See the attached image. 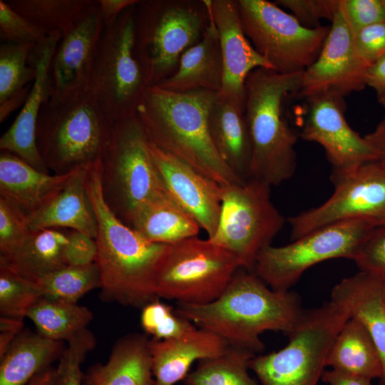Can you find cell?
Masks as SVG:
<instances>
[{
	"instance_id": "6da1fadb",
	"label": "cell",
	"mask_w": 385,
	"mask_h": 385,
	"mask_svg": "<svg viewBox=\"0 0 385 385\" xmlns=\"http://www.w3.org/2000/svg\"><path fill=\"white\" fill-rule=\"evenodd\" d=\"M304 311L297 292L274 290L243 268L215 300L206 304L178 303L175 309L179 316L220 337L230 346L255 355L265 348L260 337L263 332H282L287 335Z\"/></svg>"
},
{
	"instance_id": "7a4b0ae2",
	"label": "cell",
	"mask_w": 385,
	"mask_h": 385,
	"mask_svg": "<svg viewBox=\"0 0 385 385\" xmlns=\"http://www.w3.org/2000/svg\"><path fill=\"white\" fill-rule=\"evenodd\" d=\"M86 190L97 222L100 297L139 308L159 299L155 275L170 245L148 241L111 210L103 194L101 160L88 168Z\"/></svg>"
},
{
	"instance_id": "3957f363",
	"label": "cell",
	"mask_w": 385,
	"mask_h": 385,
	"mask_svg": "<svg viewBox=\"0 0 385 385\" xmlns=\"http://www.w3.org/2000/svg\"><path fill=\"white\" fill-rule=\"evenodd\" d=\"M217 95L208 90L175 92L151 86L136 115L149 141L220 185L240 184L210 135L207 115Z\"/></svg>"
},
{
	"instance_id": "277c9868",
	"label": "cell",
	"mask_w": 385,
	"mask_h": 385,
	"mask_svg": "<svg viewBox=\"0 0 385 385\" xmlns=\"http://www.w3.org/2000/svg\"><path fill=\"white\" fill-rule=\"evenodd\" d=\"M303 72L282 73L257 68L245 81L246 117L252 144L249 178L269 185L289 179L297 168V134L289 126L283 105L297 93Z\"/></svg>"
},
{
	"instance_id": "5b68a950",
	"label": "cell",
	"mask_w": 385,
	"mask_h": 385,
	"mask_svg": "<svg viewBox=\"0 0 385 385\" xmlns=\"http://www.w3.org/2000/svg\"><path fill=\"white\" fill-rule=\"evenodd\" d=\"M113 124L90 87L50 97L36 127L37 147L48 170L65 174L101 160Z\"/></svg>"
},
{
	"instance_id": "8992f818",
	"label": "cell",
	"mask_w": 385,
	"mask_h": 385,
	"mask_svg": "<svg viewBox=\"0 0 385 385\" xmlns=\"http://www.w3.org/2000/svg\"><path fill=\"white\" fill-rule=\"evenodd\" d=\"M210 21L203 1L138 0L135 50L150 86L176 70L183 53L202 38Z\"/></svg>"
},
{
	"instance_id": "52a82bcc",
	"label": "cell",
	"mask_w": 385,
	"mask_h": 385,
	"mask_svg": "<svg viewBox=\"0 0 385 385\" xmlns=\"http://www.w3.org/2000/svg\"><path fill=\"white\" fill-rule=\"evenodd\" d=\"M349 317L332 299L304 310L281 349L258 354L249 361V369L260 385H317L331 346Z\"/></svg>"
},
{
	"instance_id": "ba28073f",
	"label": "cell",
	"mask_w": 385,
	"mask_h": 385,
	"mask_svg": "<svg viewBox=\"0 0 385 385\" xmlns=\"http://www.w3.org/2000/svg\"><path fill=\"white\" fill-rule=\"evenodd\" d=\"M101 175L107 205L129 226L141 207L165 189L136 115L114 123L101 159Z\"/></svg>"
},
{
	"instance_id": "9c48e42d",
	"label": "cell",
	"mask_w": 385,
	"mask_h": 385,
	"mask_svg": "<svg viewBox=\"0 0 385 385\" xmlns=\"http://www.w3.org/2000/svg\"><path fill=\"white\" fill-rule=\"evenodd\" d=\"M134 6L103 24L90 78V88L113 123L136 115L151 86L135 50Z\"/></svg>"
},
{
	"instance_id": "30bf717a",
	"label": "cell",
	"mask_w": 385,
	"mask_h": 385,
	"mask_svg": "<svg viewBox=\"0 0 385 385\" xmlns=\"http://www.w3.org/2000/svg\"><path fill=\"white\" fill-rule=\"evenodd\" d=\"M240 268L225 248L190 237L169 245L156 272L155 294L178 303L206 304L221 294Z\"/></svg>"
},
{
	"instance_id": "8fae6325",
	"label": "cell",
	"mask_w": 385,
	"mask_h": 385,
	"mask_svg": "<svg viewBox=\"0 0 385 385\" xmlns=\"http://www.w3.org/2000/svg\"><path fill=\"white\" fill-rule=\"evenodd\" d=\"M270 187L252 178L222 186L219 223L207 238L231 252L247 271L253 272L257 256L285 222L271 200Z\"/></svg>"
},
{
	"instance_id": "7c38bea8",
	"label": "cell",
	"mask_w": 385,
	"mask_h": 385,
	"mask_svg": "<svg viewBox=\"0 0 385 385\" xmlns=\"http://www.w3.org/2000/svg\"><path fill=\"white\" fill-rule=\"evenodd\" d=\"M237 4L245 36L274 71L303 72L316 61L330 26L307 28L267 0H237Z\"/></svg>"
},
{
	"instance_id": "4fadbf2b",
	"label": "cell",
	"mask_w": 385,
	"mask_h": 385,
	"mask_svg": "<svg viewBox=\"0 0 385 385\" xmlns=\"http://www.w3.org/2000/svg\"><path fill=\"white\" fill-rule=\"evenodd\" d=\"M375 227L362 221H344L318 228L284 246L270 245L257 256L252 272L274 290H289L318 263L336 258L354 260Z\"/></svg>"
},
{
	"instance_id": "5bb4252c",
	"label": "cell",
	"mask_w": 385,
	"mask_h": 385,
	"mask_svg": "<svg viewBox=\"0 0 385 385\" xmlns=\"http://www.w3.org/2000/svg\"><path fill=\"white\" fill-rule=\"evenodd\" d=\"M332 195L317 207L289 218L291 240L336 222L359 220L385 225V165L379 160L332 171Z\"/></svg>"
},
{
	"instance_id": "9a60e30c",
	"label": "cell",
	"mask_w": 385,
	"mask_h": 385,
	"mask_svg": "<svg viewBox=\"0 0 385 385\" xmlns=\"http://www.w3.org/2000/svg\"><path fill=\"white\" fill-rule=\"evenodd\" d=\"M367 68L356 52L353 34L339 6L317 58L302 73L297 94L305 98L324 93L343 98L366 86Z\"/></svg>"
},
{
	"instance_id": "2e32d148",
	"label": "cell",
	"mask_w": 385,
	"mask_h": 385,
	"mask_svg": "<svg viewBox=\"0 0 385 385\" xmlns=\"http://www.w3.org/2000/svg\"><path fill=\"white\" fill-rule=\"evenodd\" d=\"M306 99L308 113L299 136L324 148L333 171H346L377 160L364 136L347 123L342 98L324 93Z\"/></svg>"
},
{
	"instance_id": "e0dca14e",
	"label": "cell",
	"mask_w": 385,
	"mask_h": 385,
	"mask_svg": "<svg viewBox=\"0 0 385 385\" xmlns=\"http://www.w3.org/2000/svg\"><path fill=\"white\" fill-rule=\"evenodd\" d=\"M217 31L222 53L223 76L217 96L245 111V81L257 68L274 70L245 36L237 0H204Z\"/></svg>"
},
{
	"instance_id": "ac0fdd59",
	"label": "cell",
	"mask_w": 385,
	"mask_h": 385,
	"mask_svg": "<svg viewBox=\"0 0 385 385\" xmlns=\"http://www.w3.org/2000/svg\"><path fill=\"white\" fill-rule=\"evenodd\" d=\"M61 36L59 32L51 33L31 48L29 63L36 69L35 80L20 112L0 138L1 151L14 154L47 173L36 144V127L41 108L51 96V63Z\"/></svg>"
},
{
	"instance_id": "d6986e66",
	"label": "cell",
	"mask_w": 385,
	"mask_h": 385,
	"mask_svg": "<svg viewBox=\"0 0 385 385\" xmlns=\"http://www.w3.org/2000/svg\"><path fill=\"white\" fill-rule=\"evenodd\" d=\"M164 188L211 237L219 223L222 185L150 142Z\"/></svg>"
},
{
	"instance_id": "ffe728a7",
	"label": "cell",
	"mask_w": 385,
	"mask_h": 385,
	"mask_svg": "<svg viewBox=\"0 0 385 385\" xmlns=\"http://www.w3.org/2000/svg\"><path fill=\"white\" fill-rule=\"evenodd\" d=\"M103 28L99 9L61 36L50 68L51 96L89 87L93 63Z\"/></svg>"
},
{
	"instance_id": "44dd1931",
	"label": "cell",
	"mask_w": 385,
	"mask_h": 385,
	"mask_svg": "<svg viewBox=\"0 0 385 385\" xmlns=\"http://www.w3.org/2000/svg\"><path fill=\"white\" fill-rule=\"evenodd\" d=\"M229 344L217 334L195 327L180 337L150 340L152 371L155 385H174L184 380L197 360L219 356Z\"/></svg>"
},
{
	"instance_id": "7402d4cb",
	"label": "cell",
	"mask_w": 385,
	"mask_h": 385,
	"mask_svg": "<svg viewBox=\"0 0 385 385\" xmlns=\"http://www.w3.org/2000/svg\"><path fill=\"white\" fill-rule=\"evenodd\" d=\"M77 170V169H76ZM50 175L9 152L0 155V197L29 217L48 204L76 170Z\"/></svg>"
},
{
	"instance_id": "603a6c76",
	"label": "cell",
	"mask_w": 385,
	"mask_h": 385,
	"mask_svg": "<svg viewBox=\"0 0 385 385\" xmlns=\"http://www.w3.org/2000/svg\"><path fill=\"white\" fill-rule=\"evenodd\" d=\"M330 299L341 304L349 319L358 322L369 333L381 356L385 385V304L383 277L360 271L344 278L332 289Z\"/></svg>"
},
{
	"instance_id": "cb8c5ba5",
	"label": "cell",
	"mask_w": 385,
	"mask_h": 385,
	"mask_svg": "<svg viewBox=\"0 0 385 385\" xmlns=\"http://www.w3.org/2000/svg\"><path fill=\"white\" fill-rule=\"evenodd\" d=\"M222 76L218 34L210 17L200 40L183 53L175 72L158 86L175 92L208 90L218 93Z\"/></svg>"
},
{
	"instance_id": "d4e9b609",
	"label": "cell",
	"mask_w": 385,
	"mask_h": 385,
	"mask_svg": "<svg viewBox=\"0 0 385 385\" xmlns=\"http://www.w3.org/2000/svg\"><path fill=\"white\" fill-rule=\"evenodd\" d=\"M83 385H155L150 340L138 334L119 339L106 363L94 364L83 374Z\"/></svg>"
},
{
	"instance_id": "484cf974",
	"label": "cell",
	"mask_w": 385,
	"mask_h": 385,
	"mask_svg": "<svg viewBox=\"0 0 385 385\" xmlns=\"http://www.w3.org/2000/svg\"><path fill=\"white\" fill-rule=\"evenodd\" d=\"M212 141L228 167L240 178H249L252 144L245 111L219 97L212 103L207 115Z\"/></svg>"
},
{
	"instance_id": "4316f807",
	"label": "cell",
	"mask_w": 385,
	"mask_h": 385,
	"mask_svg": "<svg viewBox=\"0 0 385 385\" xmlns=\"http://www.w3.org/2000/svg\"><path fill=\"white\" fill-rule=\"evenodd\" d=\"M89 166L78 168L66 185L48 204L28 217L31 230L66 227L96 237L97 222L86 190Z\"/></svg>"
},
{
	"instance_id": "83f0119b",
	"label": "cell",
	"mask_w": 385,
	"mask_h": 385,
	"mask_svg": "<svg viewBox=\"0 0 385 385\" xmlns=\"http://www.w3.org/2000/svg\"><path fill=\"white\" fill-rule=\"evenodd\" d=\"M130 226L148 241L165 245L197 237L200 229L165 188L141 207Z\"/></svg>"
},
{
	"instance_id": "f1b7e54d",
	"label": "cell",
	"mask_w": 385,
	"mask_h": 385,
	"mask_svg": "<svg viewBox=\"0 0 385 385\" xmlns=\"http://www.w3.org/2000/svg\"><path fill=\"white\" fill-rule=\"evenodd\" d=\"M65 349L62 341L22 330L0 358V385L26 384L59 359Z\"/></svg>"
},
{
	"instance_id": "f546056e",
	"label": "cell",
	"mask_w": 385,
	"mask_h": 385,
	"mask_svg": "<svg viewBox=\"0 0 385 385\" xmlns=\"http://www.w3.org/2000/svg\"><path fill=\"white\" fill-rule=\"evenodd\" d=\"M327 366L369 379H381L383 366L379 350L366 330L349 319L336 336L329 349Z\"/></svg>"
},
{
	"instance_id": "4dcf8cb0",
	"label": "cell",
	"mask_w": 385,
	"mask_h": 385,
	"mask_svg": "<svg viewBox=\"0 0 385 385\" xmlns=\"http://www.w3.org/2000/svg\"><path fill=\"white\" fill-rule=\"evenodd\" d=\"M68 235L55 228L32 230L24 245L0 265L33 281L65 266L63 250Z\"/></svg>"
},
{
	"instance_id": "1f68e13d",
	"label": "cell",
	"mask_w": 385,
	"mask_h": 385,
	"mask_svg": "<svg viewBox=\"0 0 385 385\" xmlns=\"http://www.w3.org/2000/svg\"><path fill=\"white\" fill-rule=\"evenodd\" d=\"M35 44L1 42L0 46V122L23 106L36 71L29 63Z\"/></svg>"
},
{
	"instance_id": "d6a6232c",
	"label": "cell",
	"mask_w": 385,
	"mask_h": 385,
	"mask_svg": "<svg viewBox=\"0 0 385 385\" xmlns=\"http://www.w3.org/2000/svg\"><path fill=\"white\" fill-rule=\"evenodd\" d=\"M8 4L41 30L68 33L96 11L98 0H9Z\"/></svg>"
},
{
	"instance_id": "836d02e7",
	"label": "cell",
	"mask_w": 385,
	"mask_h": 385,
	"mask_svg": "<svg viewBox=\"0 0 385 385\" xmlns=\"http://www.w3.org/2000/svg\"><path fill=\"white\" fill-rule=\"evenodd\" d=\"M26 317L37 332L53 340L68 342L87 329L92 312L76 302L42 297L29 311Z\"/></svg>"
},
{
	"instance_id": "e575fe53",
	"label": "cell",
	"mask_w": 385,
	"mask_h": 385,
	"mask_svg": "<svg viewBox=\"0 0 385 385\" xmlns=\"http://www.w3.org/2000/svg\"><path fill=\"white\" fill-rule=\"evenodd\" d=\"M253 353L230 346L223 354L199 361L183 380L185 385H259L248 372Z\"/></svg>"
},
{
	"instance_id": "d590c367",
	"label": "cell",
	"mask_w": 385,
	"mask_h": 385,
	"mask_svg": "<svg viewBox=\"0 0 385 385\" xmlns=\"http://www.w3.org/2000/svg\"><path fill=\"white\" fill-rule=\"evenodd\" d=\"M43 297L76 302L99 288L100 274L94 262L86 266L65 265L35 281Z\"/></svg>"
},
{
	"instance_id": "8d00e7d4",
	"label": "cell",
	"mask_w": 385,
	"mask_h": 385,
	"mask_svg": "<svg viewBox=\"0 0 385 385\" xmlns=\"http://www.w3.org/2000/svg\"><path fill=\"white\" fill-rule=\"evenodd\" d=\"M42 297L36 282L0 265V313L2 317L23 319Z\"/></svg>"
},
{
	"instance_id": "74e56055",
	"label": "cell",
	"mask_w": 385,
	"mask_h": 385,
	"mask_svg": "<svg viewBox=\"0 0 385 385\" xmlns=\"http://www.w3.org/2000/svg\"><path fill=\"white\" fill-rule=\"evenodd\" d=\"M140 324L148 334L158 340L176 338L196 327L159 299L142 308Z\"/></svg>"
},
{
	"instance_id": "f35d334b",
	"label": "cell",
	"mask_w": 385,
	"mask_h": 385,
	"mask_svg": "<svg viewBox=\"0 0 385 385\" xmlns=\"http://www.w3.org/2000/svg\"><path fill=\"white\" fill-rule=\"evenodd\" d=\"M56 368V385H83V374L81 364L96 344L95 337L88 329L68 342Z\"/></svg>"
},
{
	"instance_id": "ab89813d",
	"label": "cell",
	"mask_w": 385,
	"mask_h": 385,
	"mask_svg": "<svg viewBox=\"0 0 385 385\" xmlns=\"http://www.w3.org/2000/svg\"><path fill=\"white\" fill-rule=\"evenodd\" d=\"M31 232L28 217L0 197V257L14 255L27 241Z\"/></svg>"
},
{
	"instance_id": "60d3db41",
	"label": "cell",
	"mask_w": 385,
	"mask_h": 385,
	"mask_svg": "<svg viewBox=\"0 0 385 385\" xmlns=\"http://www.w3.org/2000/svg\"><path fill=\"white\" fill-rule=\"evenodd\" d=\"M48 34L19 14L6 1L0 0V38L1 42L37 44Z\"/></svg>"
},
{
	"instance_id": "b9f144b4",
	"label": "cell",
	"mask_w": 385,
	"mask_h": 385,
	"mask_svg": "<svg viewBox=\"0 0 385 385\" xmlns=\"http://www.w3.org/2000/svg\"><path fill=\"white\" fill-rule=\"evenodd\" d=\"M274 3L288 9L303 26L316 28L320 20L332 22L339 9V0H276Z\"/></svg>"
},
{
	"instance_id": "7bdbcfd3",
	"label": "cell",
	"mask_w": 385,
	"mask_h": 385,
	"mask_svg": "<svg viewBox=\"0 0 385 385\" xmlns=\"http://www.w3.org/2000/svg\"><path fill=\"white\" fill-rule=\"evenodd\" d=\"M353 261L361 272L385 277V225L372 230Z\"/></svg>"
},
{
	"instance_id": "ee69618b",
	"label": "cell",
	"mask_w": 385,
	"mask_h": 385,
	"mask_svg": "<svg viewBox=\"0 0 385 385\" xmlns=\"http://www.w3.org/2000/svg\"><path fill=\"white\" fill-rule=\"evenodd\" d=\"M339 8L352 34L385 21L382 0H339Z\"/></svg>"
},
{
	"instance_id": "f6af8a7d",
	"label": "cell",
	"mask_w": 385,
	"mask_h": 385,
	"mask_svg": "<svg viewBox=\"0 0 385 385\" xmlns=\"http://www.w3.org/2000/svg\"><path fill=\"white\" fill-rule=\"evenodd\" d=\"M353 38L359 58L369 67L385 54V21L360 29Z\"/></svg>"
},
{
	"instance_id": "bcb514c9",
	"label": "cell",
	"mask_w": 385,
	"mask_h": 385,
	"mask_svg": "<svg viewBox=\"0 0 385 385\" xmlns=\"http://www.w3.org/2000/svg\"><path fill=\"white\" fill-rule=\"evenodd\" d=\"M63 250L66 265L86 266L95 262L98 247L96 239L85 233L71 230Z\"/></svg>"
},
{
	"instance_id": "7dc6e473",
	"label": "cell",
	"mask_w": 385,
	"mask_h": 385,
	"mask_svg": "<svg viewBox=\"0 0 385 385\" xmlns=\"http://www.w3.org/2000/svg\"><path fill=\"white\" fill-rule=\"evenodd\" d=\"M365 83L376 91L377 97L385 95V54L366 68Z\"/></svg>"
},
{
	"instance_id": "c3c4849f",
	"label": "cell",
	"mask_w": 385,
	"mask_h": 385,
	"mask_svg": "<svg viewBox=\"0 0 385 385\" xmlns=\"http://www.w3.org/2000/svg\"><path fill=\"white\" fill-rule=\"evenodd\" d=\"M138 1V0H98L103 24L111 23L125 9L134 6Z\"/></svg>"
},
{
	"instance_id": "681fc988",
	"label": "cell",
	"mask_w": 385,
	"mask_h": 385,
	"mask_svg": "<svg viewBox=\"0 0 385 385\" xmlns=\"http://www.w3.org/2000/svg\"><path fill=\"white\" fill-rule=\"evenodd\" d=\"M321 379L327 385H373L371 379L332 369L324 370Z\"/></svg>"
},
{
	"instance_id": "f907efd6",
	"label": "cell",
	"mask_w": 385,
	"mask_h": 385,
	"mask_svg": "<svg viewBox=\"0 0 385 385\" xmlns=\"http://www.w3.org/2000/svg\"><path fill=\"white\" fill-rule=\"evenodd\" d=\"M374 150L377 160L385 165V117L370 133L364 135Z\"/></svg>"
},
{
	"instance_id": "816d5d0a",
	"label": "cell",
	"mask_w": 385,
	"mask_h": 385,
	"mask_svg": "<svg viewBox=\"0 0 385 385\" xmlns=\"http://www.w3.org/2000/svg\"><path fill=\"white\" fill-rule=\"evenodd\" d=\"M56 368L49 366L35 375L26 385H56Z\"/></svg>"
},
{
	"instance_id": "f5cc1de1",
	"label": "cell",
	"mask_w": 385,
	"mask_h": 385,
	"mask_svg": "<svg viewBox=\"0 0 385 385\" xmlns=\"http://www.w3.org/2000/svg\"><path fill=\"white\" fill-rule=\"evenodd\" d=\"M23 326V319L1 316V332H11L19 334L22 332Z\"/></svg>"
},
{
	"instance_id": "db71d44e",
	"label": "cell",
	"mask_w": 385,
	"mask_h": 385,
	"mask_svg": "<svg viewBox=\"0 0 385 385\" xmlns=\"http://www.w3.org/2000/svg\"><path fill=\"white\" fill-rule=\"evenodd\" d=\"M378 101L382 107L385 109V95L378 97Z\"/></svg>"
},
{
	"instance_id": "11a10c76",
	"label": "cell",
	"mask_w": 385,
	"mask_h": 385,
	"mask_svg": "<svg viewBox=\"0 0 385 385\" xmlns=\"http://www.w3.org/2000/svg\"><path fill=\"white\" fill-rule=\"evenodd\" d=\"M383 297H384V301L385 304V277H383Z\"/></svg>"
},
{
	"instance_id": "9f6ffc18",
	"label": "cell",
	"mask_w": 385,
	"mask_h": 385,
	"mask_svg": "<svg viewBox=\"0 0 385 385\" xmlns=\"http://www.w3.org/2000/svg\"><path fill=\"white\" fill-rule=\"evenodd\" d=\"M385 8V0H382Z\"/></svg>"
}]
</instances>
